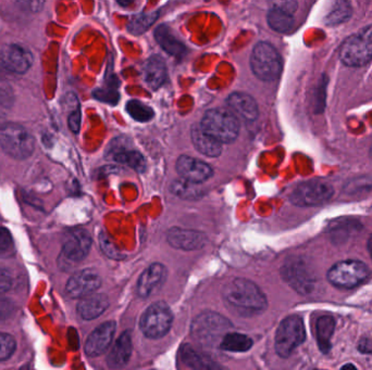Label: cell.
Returning <instances> with one entry per match:
<instances>
[{
	"mask_svg": "<svg viewBox=\"0 0 372 370\" xmlns=\"http://www.w3.org/2000/svg\"><path fill=\"white\" fill-rule=\"evenodd\" d=\"M232 327L230 321L215 312H205L197 316L191 325L193 338L205 345H213L218 340H222L226 331Z\"/></svg>",
	"mask_w": 372,
	"mask_h": 370,
	"instance_id": "cell-6",
	"label": "cell"
},
{
	"mask_svg": "<svg viewBox=\"0 0 372 370\" xmlns=\"http://www.w3.org/2000/svg\"><path fill=\"white\" fill-rule=\"evenodd\" d=\"M176 167L183 180L198 185H202L213 176V170L207 163L189 156H181L178 158Z\"/></svg>",
	"mask_w": 372,
	"mask_h": 370,
	"instance_id": "cell-14",
	"label": "cell"
},
{
	"mask_svg": "<svg viewBox=\"0 0 372 370\" xmlns=\"http://www.w3.org/2000/svg\"><path fill=\"white\" fill-rule=\"evenodd\" d=\"M191 143L200 153L206 157L217 158L222 152V144L202 131L200 125H194L191 132Z\"/></svg>",
	"mask_w": 372,
	"mask_h": 370,
	"instance_id": "cell-23",
	"label": "cell"
},
{
	"mask_svg": "<svg viewBox=\"0 0 372 370\" xmlns=\"http://www.w3.org/2000/svg\"><path fill=\"white\" fill-rule=\"evenodd\" d=\"M132 338L129 331L119 336L111 353L108 354L107 365L111 369H120L129 362L132 355Z\"/></svg>",
	"mask_w": 372,
	"mask_h": 370,
	"instance_id": "cell-18",
	"label": "cell"
},
{
	"mask_svg": "<svg viewBox=\"0 0 372 370\" xmlns=\"http://www.w3.org/2000/svg\"><path fill=\"white\" fill-rule=\"evenodd\" d=\"M102 286L100 275L93 269H83L74 274L67 282L66 290L73 299H83L93 295Z\"/></svg>",
	"mask_w": 372,
	"mask_h": 370,
	"instance_id": "cell-13",
	"label": "cell"
},
{
	"mask_svg": "<svg viewBox=\"0 0 372 370\" xmlns=\"http://www.w3.org/2000/svg\"><path fill=\"white\" fill-rule=\"evenodd\" d=\"M69 127L74 134H78L81 128V110L79 106L70 113L68 119Z\"/></svg>",
	"mask_w": 372,
	"mask_h": 370,
	"instance_id": "cell-39",
	"label": "cell"
},
{
	"mask_svg": "<svg viewBox=\"0 0 372 370\" xmlns=\"http://www.w3.org/2000/svg\"><path fill=\"white\" fill-rule=\"evenodd\" d=\"M222 297L229 306L241 313H259L267 308L265 293L248 279H232L223 287Z\"/></svg>",
	"mask_w": 372,
	"mask_h": 370,
	"instance_id": "cell-1",
	"label": "cell"
},
{
	"mask_svg": "<svg viewBox=\"0 0 372 370\" xmlns=\"http://www.w3.org/2000/svg\"><path fill=\"white\" fill-rule=\"evenodd\" d=\"M341 370H357V368L353 364H346L341 368Z\"/></svg>",
	"mask_w": 372,
	"mask_h": 370,
	"instance_id": "cell-43",
	"label": "cell"
},
{
	"mask_svg": "<svg viewBox=\"0 0 372 370\" xmlns=\"http://www.w3.org/2000/svg\"><path fill=\"white\" fill-rule=\"evenodd\" d=\"M16 340L10 334L0 332V362L8 360L16 349Z\"/></svg>",
	"mask_w": 372,
	"mask_h": 370,
	"instance_id": "cell-34",
	"label": "cell"
},
{
	"mask_svg": "<svg viewBox=\"0 0 372 370\" xmlns=\"http://www.w3.org/2000/svg\"><path fill=\"white\" fill-rule=\"evenodd\" d=\"M109 306V299L102 293H93L83 297L78 304V313L85 321H93L105 313Z\"/></svg>",
	"mask_w": 372,
	"mask_h": 370,
	"instance_id": "cell-21",
	"label": "cell"
},
{
	"mask_svg": "<svg viewBox=\"0 0 372 370\" xmlns=\"http://www.w3.org/2000/svg\"><path fill=\"white\" fill-rule=\"evenodd\" d=\"M155 40L165 53L173 57L181 58L186 53V48L183 42L178 40L172 29L165 24L155 29Z\"/></svg>",
	"mask_w": 372,
	"mask_h": 370,
	"instance_id": "cell-25",
	"label": "cell"
},
{
	"mask_svg": "<svg viewBox=\"0 0 372 370\" xmlns=\"http://www.w3.org/2000/svg\"><path fill=\"white\" fill-rule=\"evenodd\" d=\"M126 112L137 122H148L154 118V110L139 100H131L128 102Z\"/></svg>",
	"mask_w": 372,
	"mask_h": 370,
	"instance_id": "cell-33",
	"label": "cell"
},
{
	"mask_svg": "<svg viewBox=\"0 0 372 370\" xmlns=\"http://www.w3.org/2000/svg\"><path fill=\"white\" fill-rule=\"evenodd\" d=\"M14 92L9 85L0 83V112L7 111L14 105Z\"/></svg>",
	"mask_w": 372,
	"mask_h": 370,
	"instance_id": "cell-36",
	"label": "cell"
},
{
	"mask_svg": "<svg viewBox=\"0 0 372 370\" xmlns=\"http://www.w3.org/2000/svg\"><path fill=\"white\" fill-rule=\"evenodd\" d=\"M113 160L119 163H122V164L128 165L139 173L145 172L146 170V160H145L144 156L139 152L133 151V150L119 151L118 153L115 154Z\"/></svg>",
	"mask_w": 372,
	"mask_h": 370,
	"instance_id": "cell-31",
	"label": "cell"
},
{
	"mask_svg": "<svg viewBox=\"0 0 372 370\" xmlns=\"http://www.w3.org/2000/svg\"><path fill=\"white\" fill-rule=\"evenodd\" d=\"M342 63L351 68H360L372 59V25L364 27L344 40L338 49Z\"/></svg>",
	"mask_w": 372,
	"mask_h": 370,
	"instance_id": "cell-2",
	"label": "cell"
},
{
	"mask_svg": "<svg viewBox=\"0 0 372 370\" xmlns=\"http://www.w3.org/2000/svg\"><path fill=\"white\" fill-rule=\"evenodd\" d=\"M115 321H106L89 334L85 342V353L89 357L104 354L113 342L115 332Z\"/></svg>",
	"mask_w": 372,
	"mask_h": 370,
	"instance_id": "cell-16",
	"label": "cell"
},
{
	"mask_svg": "<svg viewBox=\"0 0 372 370\" xmlns=\"http://www.w3.org/2000/svg\"><path fill=\"white\" fill-rule=\"evenodd\" d=\"M200 127L220 144L235 141L240 133V123L235 115L224 109H213L204 115Z\"/></svg>",
	"mask_w": 372,
	"mask_h": 370,
	"instance_id": "cell-3",
	"label": "cell"
},
{
	"mask_svg": "<svg viewBox=\"0 0 372 370\" xmlns=\"http://www.w3.org/2000/svg\"><path fill=\"white\" fill-rule=\"evenodd\" d=\"M94 97L100 101L106 102L109 105H115L120 99L118 89L115 88V86H106L96 89Z\"/></svg>",
	"mask_w": 372,
	"mask_h": 370,
	"instance_id": "cell-35",
	"label": "cell"
},
{
	"mask_svg": "<svg viewBox=\"0 0 372 370\" xmlns=\"http://www.w3.org/2000/svg\"><path fill=\"white\" fill-rule=\"evenodd\" d=\"M370 154H371V158H372V147H371V150H370Z\"/></svg>",
	"mask_w": 372,
	"mask_h": 370,
	"instance_id": "cell-45",
	"label": "cell"
},
{
	"mask_svg": "<svg viewBox=\"0 0 372 370\" xmlns=\"http://www.w3.org/2000/svg\"><path fill=\"white\" fill-rule=\"evenodd\" d=\"M249 63L253 73L261 81H275L282 71L280 53L269 42H261L255 46Z\"/></svg>",
	"mask_w": 372,
	"mask_h": 370,
	"instance_id": "cell-5",
	"label": "cell"
},
{
	"mask_svg": "<svg viewBox=\"0 0 372 370\" xmlns=\"http://www.w3.org/2000/svg\"><path fill=\"white\" fill-rule=\"evenodd\" d=\"M173 314L165 302L152 303L141 318V330L150 339H160L172 326Z\"/></svg>",
	"mask_w": 372,
	"mask_h": 370,
	"instance_id": "cell-8",
	"label": "cell"
},
{
	"mask_svg": "<svg viewBox=\"0 0 372 370\" xmlns=\"http://www.w3.org/2000/svg\"><path fill=\"white\" fill-rule=\"evenodd\" d=\"M226 102L232 111L242 116L244 120L253 122L258 118L259 110L257 102L252 96L245 92H233L229 96Z\"/></svg>",
	"mask_w": 372,
	"mask_h": 370,
	"instance_id": "cell-19",
	"label": "cell"
},
{
	"mask_svg": "<svg viewBox=\"0 0 372 370\" xmlns=\"http://www.w3.org/2000/svg\"><path fill=\"white\" fill-rule=\"evenodd\" d=\"M336 329V321L331 316H323L316 323V336L321 352L327 353L331 349V339Z\"/></svg>",
	"mask_w": 372,
	"mask_h": 370,
	"instance_id": "cell-26",
	"label": "cell"
},
{
	"mask_svg": "<svg viewBox=\"0 0 372 370\" xmlns=\"http://www.w3.org/2000/svg\"><path fill=\"white\" fill-rule=\"evenodd\" d=\"M158 16H159L158 11L137 14L131 18V21L128 24V31L137 36L144 34L145 32L148 31L150 27L157 21Z\"/></svg>",
	"mask_w": 372,
	"mask_h": 370,
	"instance_id": "cell-29",
	"label": "cell"
},
{
	"mask_svg": "<svg viewBox=\"0 0 372 370\" xmlns=\"http://www.w3.org/2000/svg\"><path fill=\"white\" fill-rule=\"evenodd\" d=\"M358 351L364 354H371L372 353V340L369 338H362L358 343Z\"/></svg>",
	"mask_w": 372,
	"mask_h": 370,
	"instance_id": "cell-42",
	"label": "cell"
},
{
	"mask_svg": "<svg viewBox=\"0 0 372 370\" xmlns=\"http://www.w3.org/2000/svg\"><path fill=\"white\" fill-rule=\"evenodd\" d=\"M168 276V271L163 264L154 263L148 266L137 282V292L139 297H148L154 295L159 288L163 287L165 279Z\"/></svg>",
	"mask_w": 372,
	"mask_h": 370,
	"instance_id": "cell-17",
	"label": "cell"
},
{
	"mask_svg": "<svg viewBox=\"0 0 372 370\" xmlns=\"http://www.w3.org/2000/svg\"><path fill=\"white\" fill-rule=\"evenodd\" d=\"M14 308H16L14 303L10 299L0 295V321L7 319L11 314L14 313Z\"/></svg>",
	"mask_w": 372,
	"mask_h": 370,
	"instance_id": "cell-37",
	"label": "cell"
},
{
	"mask_svg": "<svg viewBox=\"0 0 372 370\" xmlns=\"http://www.w3.org/2000/svg\"><path fill=\"white\" fill-rule=\"evenodd\" d=\"M12 243L10 232L3 227H0V251L7 250Z\"/></svg>",
	"mask_w": 372,
	"mask_h": 370,
	"instance_id": "cell-41",
	"label": "cell"
},
{
	"mask_svg": "<svg viewBox=\"0 0 372 370\" xmlns=\"http://www.w3.org/2000/svg\"><path fill=\"white\" fill-rule=\"evenodd\" d=\"M369 276V269L362 262L349 260L332 266L328 271V280L333 286L342 289L357 287Z\"/></svg>",
	"mask_w": 372,
	"mask_h": 370,
	"instance_id": "cell-9",
	"label": "cell"
},
{
	"mask_svg": "<svg viewBox=\"0 0 372 370\" xmlns=\"http://www.w3.org/2000/svg\"><path fill=\"white\" fill-rule=\"evenodd\" d=\"M143 79L152 89L163 86L167 79V66L165 61L158 56H152L143 66Z\"/></svg>",
	"mask_w": 372,
	"mask_h": 370,
	"instance_id": "cell-24",
	"label": "cell"
},
{
	"mask_svg": "<svg viewBox=\"0 0 372 370\" xmlns=\"http://www.w3.org/2000/svg\"><path fill=\"white\" fill-rule=\"evenodd\" d=\"M333 195L334 189L330 184L312 180L299 184L291 193L290 201L294 206L310 208L327 204L332 199Z\"/></svg>",
	"mask_w": 372,
	"mask_h": 370,
	"instance_id": "cell-10",
	"label": "cell"
},
{
	"mask_svg": "<svg viewBox=\"0 0 372 370\" xmlns=\"http://www.w3.org/2000/svg\"><path fill=\"white\" fill-rule=\"evenodd\" d=\"M92 247V238L84 230H74L63 243L60 258L63 264L73 265L80 263L89 256Z\"/></svg>",
	"mask_w": 372,
	"mask_h": 370,
	"instance_id": "cell-11",
	"label": "cell"
},
{
	"mask_svg": "<svg viewBox=\"0 0 372 370\" xmlns=\"http://www.w3.org/2000/svg\"><path fill=\"white\" fill-rule=\"evenodd\" d=\"M34 57L27 48L18 44L5 45L0 49V66L16 74H24L31 68Z\"/></svg>",
	"mask_w": 372,
	"mask_h": 370,
	"instance_id": "cell-12",
	"label": "cell"
},
{
	"mask_svg": "<svg viewBox=\"0 0 372 370\" xmlns=\"http://www.w3.org/2000/svg\"><path fill=\"white\" fill-rule=\"evenodd\" d=\"M371 256H372V251H371Z\"/></svg>",
	"mask_w": 372,
	"mask_h": 370,
	"instance_id": "cell-46",
	"label": "cell"
},
{
	"mask_svg": "<svg viewBox=\"0 0 372 370\" xmlns=\"http://www.w3.org/2000/svg\"><path fill=\"white\" fill-rule=\"evenodd\" d=\"M100 245H102V251H104L109 258H121L120 253H119L118 251H117V249L113 247V243L109 240V238H108L107 236L104 235V234L100 235Z\"/></svg>",
	"mask_w": 372,
	"mask_h": 370,
	"instance_id": "cell-38",
	"label": "cell"
},
{
	"mask_svg": "<svg viewBox=\"0 0 372 370\" xmlns=\"http://www.w3.org/2000/svg\"><path fill=\"white\" fill-rule=\"evenodd\" d=\"M14 284V279L7 269L0 267V292L8 291Z\"/></svg>",
	"mask_w": 372,
	"mask_h": 370,
	"instance_id": "cell-40",
	"label": "cell"
},
{
	"mask_svg": "<svg viewBox=\"0 0 372 370\" xmlns=\"http://www.w3.org/2000/svg\"><path fill=\"white\" fill-rule=\"evenodd\" d=\"M167 240L173 248L184 251L200 250L207 243V237L202 232L178 227H173L168 230Z\"/></svg>",
	"mask_w": 372,
	"mask_h": 370,
	"instance_id": "cell-15",
	"label": "cell"
},
{
	"mask_svg": "<svg viewBox=\"0 0 372 370\" xmlns=\"http://www.w3.org/2000/svg\"><path fill=\"white\" fill-rule=\"evenodd\" d=\"M306 338L304 321L299 316H290L281 321L275 334V351L279 356H290Z\"/></svg>",
	"mask_w": 372,
	"mask_h": 370,
	"instance_id": "cell-7",
	"label": "cell"
},
{
	"mask_svg": "<svg viewBox=\"0 0 372 370\" xmlns=\"http://www.w3.org/2000/svg\"><path fill=\"white\" fill-rule=\"evenodd\" d=\"M253 344L254 342L246 334L228 332L221 340L220 347L228 352L244 353L252 349Z\"/></svg>",
	"mask_w": 372,
	"mask_h": 370,
	"instance_id": "cell-28",
	"label": "cell"
},
{
	"mask_svg": "<svg viewBox=\"0 0 372 370\" xmlns=\"http://www.w3.org/2000/svg\"><path fill=\"white\" fill-rule=\"evenodd\" d=\"M21 370H32V369H30V368H27V367H23L22 368Z\"/></svg>",
	"mask_w": 372,
	"mask_h": 370,
	"instance_id": "cell-44",
	"label": "cell"
},
{
	"mask_svg": "<svg viewBox=\"0 0 372 370\" xmlns=\"http://www.w3.org/2000/svg\"><path fill=\"white\" fill-rule=\"evenodd\" d=\"M283 276L286 282H288V284L297 291L301 293L312 292L314 279L303 264L294 262L284 266Z\"/></svg>",
	"mask_w": 372,
	"mask_h": 370,
	"instance_id": "cell-20",
	"label": "cell"
},
{
	"mask_svg": "<svg viewBox=\"0 0 372 370\" xmlns=\"http://www.w3.org/2000/svg\"><path fill=\"white\" fill-rule=\"evenodd\" d=\"M269 27L278 33H288L294 27L293 14L273 5L267 14Z\"/></svg>",
	"mask_w": 372,
	"mask_h": 370,
	"instance_id": "cell-27",
	"label": "cell"
},
{
	"mask_svg": "<svg viewBox=\"0 0 372 370\" xmlns=\"http://www.w3.org/2000/svg\"><path fill=\"white\" fill-rule=\"evenodd\" d=\"M171 193L182 199H198L202 196V189L198 184L191 183L189 180H176L171 185Z\"/></svg>",
	"mask_w": 372,
	"mask_h": 370,
	"instance_id": "cell-30",
	"label": "cell"
},
{
	"mask_svg": "<svg viewBox=\"0 0 372 370\" xmlns=\"http://www.w3.org/2000/svg\"><path fill=\"white\" fill-rule=\"evenodd\" d=\"M0 147L9 157L25 160L34 151L35 140L23 126L10 123L0 128Z\"/></svg>",
	"mask_w": 372,
	"mask_h": 370,
	"instance_id": "cell-4",
	"label": "cell"
},
{
	"mask_svg": "<svg viewBox=\"0 0 372 370\" xmlns=\"http://www.w3.org/2000/svg\"><path fill=\"white\" fill-rule=\"evenodd\" d=\"M351 14H353V10H351V5L345 1H341L336 3V7L332 8L328 16H325V24L329 27H334V25L344 23L349 21Z\"/></svg>",
	"mask_w": 372,
	"mask_h": 370,
	"instance_id": "cell-32",
	"label": "cell"
},
{
	"mask_svg": "<svg viewBox=\"0 0 372 370\" xmlns=\"http://www.w3.org/2000/svg\"><path fill=\"white\" fill-rule=\"evenodd\" d=\"M181 357L186 365L193 370H230L207 355L198 352L194 347L185 344L181 349Z\"/></svg>",
	"mask_w": 372,
	"mask_h": 370,
	"instance_id": "cell-22",
	"label": "cell"
}]
</instances>
